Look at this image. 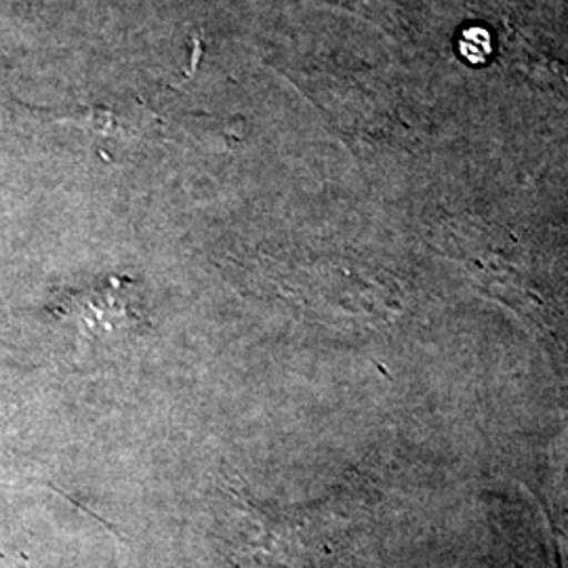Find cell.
<instances>
[{
    "label": "cell",
    "mask_w": 568,
    "mask_h": 568,
    "mask_svg": "<svg viewBox=\"0 0 568 568\" xmlns=\"http://www.w3.org/2000/svg\"><path fill=\"white\" fill-rule=\"evenodd\" d=\"M53 310L61 318H72L74 325L89 335H112L145 323L129 278H110L84 291H63Z\"/></svg>",
    "instance_id": "cell-1"
}]
</instances>
